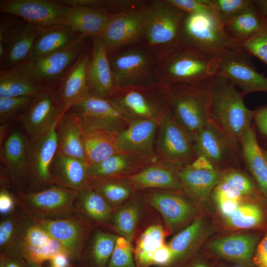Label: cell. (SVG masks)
<instances>
[{
    "label": "cell",
    "mask_w": 267,
    "mask_h": 267,
    "mask_svg": "<svg viewBox=\"0 0 267 267\" xmlns=\"http://www.w3.org/2000/svg\"><path fill=\"white\" fill-rule=\"evenodd\" d=\"M211 119L239 141L251 126L254 110L243 101L244 95L226 78L216 75L210 82Z\"/></svg>",
    "instance_id": "2"
},
{
    "label": "cell",
    "mask_w": 267,
    "mask_h": 267,
    "mask_svg": "<svg viewBox=\"0 0 267 267\" xmlns=\"http://www.w3.org/2000/svg\"><path fill=\"white\" fill-rule=\"evenodd\" d=\"M214 14L225 25L254 3V0H210Z\"/></svg>",
    "instance_id": "47"
},
{
    "label": "cell",
    "mask_w": 267,
    "mask_h": 267,
    "mask_svg": "<svg viewBox=\"0 0 267 267\" xmlns=\"http://www.w3.org/2000/svg\"><path fill=\"white\" fill-rule=\"evenodd\" d=\"M215 230L214 225L202 214L178 232L167 243L172 255L169 267H177L189 260Z\"/></svg>",
    "instance_id": "23"
},
{
    "label": "cell",
    "mask_w": 267,
    "mask_h": 267,
    "mask_svg": "<svg viewBox=\"0 0 267 267\" xmlns=\"http://www.w3.org/2000/svg\"><path fill=\"white\" fill-rule=\"evenodd\" d=\"M109 100L132 120L146 119L158 124L169 108L159 84L116 87Z\"/></svg>",
    "instance_id": "8"
},
{
    "label": "cell",
    "mask_w": 267,
    "mask_h": 267,
    "mask_svg": "<svg viewBox=\"0 0 267 267\" xmlns=\"http://www.w3.org/2000/svg\"><path fill=\"white\" fill-rule=\"evenodd\" d=\"M68 112L86 126L118 133L133 121L109 99L92 94L75 104Z\"/></svg>",
    "instance_id": "16"
},
{
    "label": "cell",
    "mask_w": 267,
    "mask_h": 267,
    "mask_svg": "<svg viewBox=\"0 0 267 267\" xmlns=\"http://www.w3.org/2000/svg\"><path fill=\"white\" fill-rule=\"evenodd\" d=\"M182 166L159 159L127 178L137 191L161 189L184 194L179 177Z\"/></svg>",
    "instance_id": "25"
},
{
    "label": "cell",
    "mask_w": 267,
    "mask_h": 267,
    "mask_svg": "<svg viewBox=\"0 0 267 267\" xmlns=\"http://www.w3.org/2000/svg\"><path fill=\"white\" fill-rule=\"evenodd\" d=\"M133 244L118 235L107 267H136Z\"/></svg>",
    "instance_id": "49"
},
{
    "label": "cell",
    "mask_w": 267,
    "mask_h": 267,
    "mask_svg": "<svg viewBox=\"0 0 267 267\" xmlns=\"http://www.w3.org/2000/svg\"><path fill=\"white\" fill-rule=\"evenodd\" d=\"M84 37L64 24L43 28L25 61L62 49Z\"/></svg>",
    "instance_id": "40"
},
{
    "label": "cell",
    "mask_w": 267,
    "mask_h": 267,
    "mask_svg": "<svg viewBox=\"0 0 267 267\" xmlns=\"http://www.w3.org/2000/svg\"><path fill=\"white\" fill-rule=\"evenodd\" d=\"M158 129L156 148L160 159L184 166L197 158L194 137L177 120L170 107Z\"/></svg>",
    "instance_id": "11"
},
{
    "label": "cell",
    "mask_w": 267,
    "mask_h": 267,
    "mask_svg": "<svg viewBox=\"0 0 267 267\" xmlns=\"http://www.w3.org/2000/svg\"><path fill=\"white\" fill-rule=\"evenodd\" d=\"M267 27V16L254 3L237 15L225 25L229 36L238 44L262 32Z\"/></svg>",
    "instance_id": "42"
},
{
    "label": "cell",
    "mask_w": 267,
    "mask_h": 267,
    "mask_svg": "<svg viewBox=\"0 0 267 267\" xmlns=\"http://www.w3.org/2000/svg\"><path fill=\"white\" fill-rule=\"evenodd\" d=\"M48 263L60 267H73L68 257L65 254H59L50 260Z\"/></svg>",
    "instance_id": "57"
},
{
    "label": "cell",
    "mask_w": 267,
    "mask_h": 267,
    "mask_svg": "<svg viewBox=\"0 0 267 267\" xmlns=\"http://www.w3.org/2000/svg\"><path fill=\"white\" fill-rule=\"evenodd\" d=\"M76 209L77 213L87 219L95 227L110 230L115 209L90 184L78 192Z\"/></svg>",
    "instance_id": "38"
},
{
    "label": "cell",
    "mask_w": 267,
    "mask_h": 267,
    "mask_svg": "<svg viewBox=\"0 0 267 267\" xmlns=\"http://www.w3.org/2000/svg\"><path fill=\"white\" fill-rule=\"evenodd\" d=\"M210 80L195 84H159L175 117L194 137L211 120Z\"/></svg>",
    "instance_id": "3"
},
{
    "label": "cell",
    "mask_w": 267,
    "mask_h": 267,
    "mask_svg": "<svg viewBox=\"0 0 267 267\" xmlns=\"http://www.w3.org/2000/svg\"><path fill=\"white\" fill-rule=\"evenodd\" d=\"M261 238L257 232L235 233L211 241L208 248L223 259L245 267H255L253 259Z\"/></svg>",
    "instance_id": "27"
},
{
    "label": "cell",
    "mask_w": 267,
    "mask_h": 267,
    "mask_svg": "<svg viewBox=\"0 0 267 267\" xmlns=\"http://www.w3.org/2000/svg\"><path fill=\"white\" fill-rule=\"evenodd\" d=\"M149 215L145 220L134 239L133 255L136 267H150L156 252L165 243L169 234L160 218Z\"/></svg>",
    "instance_id": "29"
},
{
    "label": "cell",
    "mask_w": 267,
    "mask_h": 267,
    "mask_svg": "<svg viewBox=\"0 0 267 267\" xmlns=\"http://www.w3.org/2000/svg\"><path fill=\"white\" fill-rule=\"evenodd\" d=\"M56 123L29 139V178L26 191L35 192L54 184L51 166L58 150Z\"/></svg>",
    "instance_id": "14"
},
{
    "label": "cell",
    "mask_w": 267,
    "mask_h": 267,
    "mask_svg": "<svg viewBox=\"0 0 267 267\" xmlns=\"http://www.w3.org/2000/svg\"><path fill=\"white\" fill-rule=\"evenodd\" d=\"M85 37L62 49L25 61L8 70L44 86L57 85L79 57L87 51Z\"/></svg>",
    "instance_id": "9"
},
{
    "label": "cell",
    "mask_w": 267,
    "mask_h": 267,
    "mask_svg": "<svg viewBox=\"0 0 267 267\" xmlns=\"http://www.w3.org/2000/svg\"><path fill=\"white\" fill-rule=\"evenodd\" d=\"M69 6H86L103 9L110 14L145 5L148 1L138 0H61Z\"/></svg>",
    "instance_id": "45"
},
{
    "label": "cell",
    "mask_w": 267,
    "mask_h": 267,
    "mask_svg": "<svg viewBox=\"0 0 267 267\" xmlns=\"http://www.w3.org/2000/svg\"><path fill=\"white\" fill-rule=\"evenodd\" d=\"M87 80L92 95L109 99L115 89L108 55L102 38L92 39Z\"/></svg>",
    "instance_id": "28"
},
{
    "label": "cell",
    "mask_w": 267,
    "mask_h": 267,
    "mask_svg": "<svg viewBox=\"0 0 267 267\" xmlns=\"http://www.w3.org/2000/svg\"><path fill=\"white\" fill-rule=\"evenodd\" d=\"M90 185L114 209L123 205L137 192L127 178L89 181Z\"/></svg>",
    "instance_id": "43"
},
{
    "label": "cell",
    "mask_w": 267,
    "mask_h": 267,
    "mask_svg": "<svg viewBox=\"0 0 267 267\" xmlns=\"http://www.w3.org/2000/svg\"><path fill=\"white\" fill-rule=\"evenodd\" d=\"M121 152L89 167V181L128 178L159 159Z\"/></svg>",
    "instance_id": "26"
},
{
    "label": "cell",
    "mask_w": 267,
    "mask_h": 267,
    "mask_svg": "<svg viewBox=\"0 0 267 267\" xmlns=\"http://www.w3.org/2000/svg\"><path fill=\"white\" fill-rule=\"evenodd\" d=\"M0 267H3L0 264Z\"/></svg>",
    "instance_id": "63"
},
{
    "label": "cell",
    "mask_w": 267,
    "mask_h": 267,
    "mask_svg": "<svg viewBox=\"0 0 267 267\" xmlns=\"http://www.w3.org/2000/svg\"><path fill=\"white\" fill-rule=\"evenodd\" d=\"M28 267H43L42 265H39L30 261H26Z\"/></svg>",
    "instance_id": "60"
},
{
    "label": "cell",
    "mask_w": 267,
    "mask_h": 267,
    "mask_svg": "<svg viewBox=\"0 0 267 267\" xmlns=\"http://www.w3.org/2000/svg\"><path fill=\"white\" fill-rule=\"evenodd\" d=\"M52 237L43 227L36 223L28 230L24 238L21 251L23 249L35 248L47 243Z\"/></svg>",
    "instance_id": "51"
},
{
    "label": "cell",
    "mask_w": 267,
    "mask_h": 267,
    "mask_svg": "<svg viewBox=\"0 0 267 267\" xmlns=\"http://www.w3.org/2000/svg\"><path fill=\"white\" fill-rule=\"evenodd\" d=\"M255 4L261 12L267 16V0H255Z\"/></svg>",
    "instance_id": "58"
},
{
    "label": "cell",
    "mask_w": 267,
    "mask_h": 267,
    "mask_svg": "<svg viewBox=\"0 0 267 267\" xmlns=\"http://www.w3.org/2000/svg\"><path fill=\"white\" fill-rule=\"evenodd\" d=\"M146 5L111 14L102 37L108 55L126 45L141 41L145 25Z\"/></svg>",
    "instance_id": "19"
},
{
    "label": "cell",
    "mask_w": 267,
    "mask_h": 267,
    "mask_svg": "<svg viewBox=\"0 0 267 267\" xmlns=\"http://www.w3.org/2000/svg\"><path fill=\"white\" fill-rule=\"evenodd\" d=\"M29 140L19 130L11 132L1 145L0 159L13 192L26 191L29 178Z\"/></svg>",
    "instance_id": "21"
},
{
    "label": "cell",
    "mask_w": 267,
    "mask_h": 267,
    "mask_svg": "<svg viewBox=\"0 0 267 267\" xmlns=\"http://www.w3.org/2000/svg\"><path fill=\"white\" fill-rule=\"evenodd\" d=\"M253 262L255 267H267V230L257 246Z\"/></svg>",
    "instance_id": "55"
},
{
    "label": "cell",
    "mask_w": 267,
    "mask_h": 267,
    "mask_svg": "<svg viewBox=\"0 0 267 267\" xmlns=\"http://www.w3.org/2000/svg\"><path fill=\"white\" fill-rule=\"evenodd\" d=\"M8 187L6 185H0V213L1 217L10 214L17 207L14 195L10 192Z\"/></svg>",
    "instance_id": "54"
},
{
    "label": "cell",
    "mask_w": 267,
    "mask_h": 267,
    "mask_svg": "<svg viewBox=\"0 0 267 267\" xmlns=\"http://www.w3.org/2000/svg\"><path fill=\"white\" fill-rule=\"evenodd\" d=\"M228 229L267 230V199L264 195L247 198L229 216L222 218Z\"/></svg>",
    "instance_id": "33"
},
{
    "label": "cell",
    "mask_w": 267,
    "mask_h": 267,
    "mask_svg": "<svg viewBox=\"0 0 267 267\" xmlns=\"http://www.w3.org/2000/svg\"><path fill=\"white\" fill-rule=\"evenodd\" d=\"M185 14L168 0L148 1L144 32L141 42L158 56L177 47L179 44Z\"/></svg>",
    "instance_id": "5"
},
{
    "label": "cell",
    "mask_w": 267,
    "mask_h": 267,
    "mask_svg": "<svg viewBox=\"0 0 267 267\" xmlns=\"http://www.w3.org/2000/svg\"><path fill=\"white\" fill-rule=\"evenodd\" d=\"M90 50L84 52L56 85L58 120L76 103L91 95L87 80Z\"/></svg>",
    "instance_id": "20"
},
{
    "label": "cell",
    "mask_w": 267,
    "mask_h": 267,
    "mask_svg": "<svg viewBox=\"0 0 267 267\" xmlns=\"http://www.w3.org/2000/svg\"><path fill=\"white\" fill-rule=\"evenodd\" d=\"M194 139L197 157L205 158L221 171L236 168L240 159L239 141L211 119L195 136Z\"/></svg>",
    "instance_id": "13"
},
{
    "label": "cell",
    "mask_w": 267,
    "mask_h": 267,
    "mask_svg": "<svg viewBox=\"0 0 267 267\" xmlns=\"http://www.w3.org/2000/svg\"><path fill=\"white\" fill-rule=\"evenodd\" d=\"M48 267H60L56 266H54L53 265L48 263Z\"/></svg>",
    "instance_id": "62"
},
{
    "label": "cell",
    "mask_w": 267,
    "mask_h": 267,
    "mask_svg": "<svg viewBox=\"0 0 267 267\" xmlns=\"http://www.w3.org/2000/svg\"><path fill=\"white\" fill-rule=\"evenodd\" d=\"M76 120L83 134L87 162L89 166L122 152L117 145L118 133L90 128Z\"/></svg>",
    "instance_id": "37"
},
{
    "label": "cell",
    "mask_w": 267,
    "mask_h": 267,
    "mask_svg": "<svg viewBox=\"0 0 267 267\" xmlns=\"http://www.w3.org/2000/svg\"><path fill=\"white\" fill-rule=\"evenodd\" d=\"M56 85L47 86L19 118L25 132L33 138L50 129L58 120L55 101Z\"/></svg>",
    "instance_id": "24"
},
{
    "label": "cell",
    "mask_w": 267,
    "mask_h": 267,
    "mask_svg": "<svg viewBox=\"0 0 267 267\" xmlns=\"http://www.w3.org/2000/svg\"><path fill=\"white\" fill-rule=\"evenodd\" d=\"M253 120L262 142V148L267 150V105L254 110Z\"/></svg>",
    "instance_id": "53"
},
{
    "label": "cell",
    "mask_w": 267,
    "mask_h": 267,
    "mask_svg": "<svg viewBox=\"0 0 267 267\" xmlns=\"http://www.w3.org/2000/svg\"><path fill=\"white\" fill-rule=\"evenodd\" d=\"M220 180L237 190L245 196L263 195L254 179L237 168L223 171Z\"/></svg>",
    "instance_id": "46"
},
{
    "label": "cell",
    "mask_w": 267,
    "mask_h": 267,
    "mask_svg": "<svg viewBox=\"0 0 267 267\" xmlns=\"http://www.w3.org/2000/svg\"><path fill=\"white\" fill-rule=\"evenodd\" d=\"M0 222V255L23 257L21 249L28 229L36 223L34 219L17 206Z\"/></svg>",
    "instance_id": "32"
},
{
    "label": "cell",
    "mask_w": 267,
    "mask_h": 267,
    "mask_svg": "<svg viewBox=\"0 0 267 267\" xmlns=\"http://www.w3.org/2000/svg\"><path fill=\"white\" fill-rule=\"evenodd\" d=\"M222 172L205 158L197 157L193 162L180 169L179 177L184 194L199 204L206 202L219 182Z\"/></svg>",
    "instance_id": "22"
},
{
    "label": "cell",
    "mask_w": 267,
    "mask_h": 267,
    "mask_svg": "<svg viewBox=\"0 0 267 267\" xmlns=\"http://www.w3.org/2000/svg\"><path fill=\"white\" fill-rule=\"evenodd\" d=\"M107 230L93 229L73 267H107L118 236Z\"/></svg>",
    "instance_id": "35"
},
{
    "label": "cell",
    "mask_w": 267,
    "mask_h": 267,
    "mask_svg": "<svg viewBox=\"0 0 267 267\" xmlns=\"http://www.w3.org/2000/svg\"><path fill=\"white\" fill-rule=\"evenodd\" d=\"M150 208L142 193L137 191L132 198L115 210L110 230L133 244L139 228L149 216L146 215Z\"/></svg>",
    "instance_id": "31"
},
{
    "label": "cell",
    "mask_w": 267,
    "mask_h": 267,
    "mask_svg": "<svg viewBox=\"0 0 267 267\" xmlns=\"http://www.w3.org/2000/svg\"><path fill=\"white\" fill-rule=\"evenodd\" d=\"M108 55L115 88L159 84L158 56L142 42L126 45Z\"/></svg>",
    "instance_id": "4"
},
{
    "label": "cell",
    "mask_w": 267,
    "mask_h": 267,
    "mask_svg": "<svg viewBox=\"0 0 267 267\" xmlns=\"http://www.w3.org/2000/svg\"><path fill=\"white\" fill-rule=\"evenodd\" d=\"M35 221L52 238L61 244L73 266L79 258L92 231L95 228L78 213L65 218Z\"/></svg>",
    "instance_id": "17"
},
{
    "label": "cell",
    "mask_w": 267,
    "mask_h": 267,
    "mask_svg": "<svg viewBox=\"0 0 267 267\" xmlns=\"http://www.w3.org/2000/svg\"><path fill=\"white\" fill-rule=\"evenodd\" d=\"M44 27L24 21L0 20V71L13 68L28 58Z\"/></svg>",
    "instance_id": "12"
},
{
    "label": "cell",
    "mask_w": 267,
    "mask_h": 267,
    "mask_svg": "<svg viewBox=\"0 0 267 267\" xmlns=\"http://www.w3.org/2000/svg\"><path fill=\"white\" fill-rule=\"evenodd\" d=\"M110 16L107 11L97 8L70 6L64 24L85 37L102 38Z\"/></svg>",
    "instance_id": "36"
},
{
    "label": "cell",
    "mask_w": 267,
    "mask_h": 267,
    "mask_svg": "<svg viewBox=\"0 0 267 267\" xmlns=\"http://www.w3.org/2000/svg\"><path fill=\"white\" fill-rule=\"evenodd\" d=\"M241 49H228L218 56L217 75L226 78L241 89L243 95L254 92H267V77L258 72Z\"/></svg>",
    "instance_id": "15"
},
{
    "label": "cell",
    "mask_w": 267,
    "mask_h": 267,
    "mask_svg": "<svg viewBox=\"0 0 267 267\" xmlns=\"http://www.w3.org/2000/svg\"><path fill=\"white\" fill-rule=\"evenodd\" d=\"M140 192L146 203L161 216L169 234L178 233L203 214L198 202L181 193L161 189Z\"/></svg>",
    "instance_id": "10"
},
{
    "label": "cell",
    "mask_w": 267,
    "mask_h": 267,
    "mask_svg": "<svg viewBox=\"0 0 267 267\" xmlns=\"http://www.w3.org/2000/svg\"><path fill=\"white\" fill-rule=\"evenodd\" d=\"M185 13H214L210 0H168Z\"/></svg>",
    "instance_id": "52"
},
{
    "label": "cell",
    "mask_w": 267,
    "mask_h": 267,
    "mask_svg": "<svg viewBox=\"0 0 267 267\" xmlns=\"http://www.w3.org/2000/svg\"><path fill=\"white\" fill-rule=\"evenodd\" d=\"M185 267H210L207 264L201 261H195L190 263Z\"/></svg>",
    "instance_id": "59"
},
{
    "label": "cell",
    "mask_w": 267,
    "mask_h": 267,
    "mask_svg": "<svg viewBox=\"0 0 267 267\" xmlns=\"http://www.w3.org/2000/svg\"><path fill=\"white\" fill-rule=\"evenodd\" d=\"M35 97L20 96L0 98V124L7 123L23 114L30 106Z\"/></svg>",
    "instance_id": "48"
},
{
    "label": "cell",
    "mask_w": 267,
    "mask_h": 267,
    "mask_svg": "<svg viewBox=\"0 0 267 267\" xmlns=\"http://www.w3.org/2000/svg\"><path fill=\"white\" fill-rule=\"evenodd\" d=\"M238 48L267 65V27L257 36L239 43Z\"/></svg>",
    "instance_id": "50"
},
{
    "label": "cell",
    "mask_w": 267,
    "mask_h": 267,
    "mask_svg": "<svg viewBox=\"0 0 267 267\" xmlns=\"http://www.w3.org/2000/svg\"><path fill=\"white\" fill-rule=\"evenodd\" d=\"M239 142L245 162L262 194L267 199V160L252 126L245 132Z\"/></svg>",
    "instance_id": "39"
},
{
    "label": "cell",
    "mask_w": 267,
    "mask_h": 267,
    "mask_svg": "<svg viewBox=\"0 0 267 267\" xmlns=\"http://www.w3.org/2000/svg\"><path fill=\"white\" fill-rule=\"evenodd\" d=\"M0 264L3 267H28L23 257L4 256L0 255Z\"/></svg>",
    "instance_id": "56"
},
{
    "label": "cell",
    "mask_w": 267,
    "mask_h": 267,
    "mask_svg": "<svg viewBox=\"0 0 267 267\" xmlns=\"http://www.w3.org/2000/svg\"><path fill=\"white\" fill-rule=\"evenodd\" d=\"M159 124L150 120H133L118 134L117 145L123 153L139 156H158L154 149L155 133Z\"/></svg>",
    "instance_id": "30"
},
{
    "label": "cell",
    "mask_w": 267,
    "mask_h": 267,
    "mask_svg": "<svg viewBox=\"0 0 267 267\" xmlns=\"http://www.w3.org/2000/svg\"><path fill=\"white\" fill-rule=\"evenodd\" d=\"M263 152H264V154L265 155V156L267 160V150H264V149H263Z\"/></svg>",
    "instance_id": "61"
},
{
    "label": "cell",
    "mask_w": 267,
    "mask_h": 267,
    "mask_svg": "<svg viewBox=\"0 0 267 267\" xmlns=\"http://www.w3.org/2000/svg\"><path fill=\"white\" fill-rule=\"evenodd\" d=\"M218 67V56L179 44L158 56L156 76L162 85L195 84L213 78Z\"/></svg>",
    "instance_id": "1"
},
{
    "label": "cell",
    "mask_w": 267,
    "mask_h": 267,
    "mask_svg": "<svg viewBox=\"0 0 267 267\" xmlns=\"http://www.w3.org/2000/svg\"><path fill=\"white\" fill-rule=\"evenodd\" d=\"M56 129L58 150L87 163L83 134L76 118L66 112L57 120Z\"/></svg>",
    "instance_id": "41"
},
{
    "label": "cell",
    "mask_w": 267,
    "mask_h": 267,
    "mask_svg": "<svg viewBox=\"0 0 267 267\" xmlns=\"http://www.w3.org/2000/svg\"><path fill=\"white\" fill-rule=\"evenodd\" d=\"M179 44L214 56L226 49H238V43L229 36L224 25L210 13H185Z\"/></svg>",
    "instance_id": "6"
},
{
    "label": "cell",
    "mask_w": 267,
    "mask_h": 267,
    "mask_svg": "<svg viewBox=\"0 0 267 267\" xmlns=\"http://www.w3.org/2000/svg\"><path fill=\"white\" fill-rule=\"evenodd\" d=\"M16 206L35 221L65 218L77 213L78 191L56 184L35 192H13Z\"/></svg>",
    "instance_id": "7"
},
{
    "label": "cell",
    "mask_w": 267,
    "mask_h": 267,
    "mask_svg": "<svg viewBox=\"0 0 267 267\" xmlns=\"http://www.w3.org/2000/svg\"><path fill=\"white\" fill-rule=\"evenodd\" d=\"M89 167L86 162L57 150L50 170L53 183L79 192L89 184Z\"/></svg>",
    "instance_id": "34"
},
{
    "label": "cell",
    "mask_w": 267,
    "mask_h": 267,
    "mask_svg": "<svg viewBox=\"0 0 267 267\" xmlns=\"http://www.w3.org/2000/svg\"><path fill=\"white\" fill-rule=\"evenodd\" d=\"M46 86L9 70L0 71V98L36 97Z\"/></svg>",
    "instance_id": "44"
},
{
    "label": "cell",
    "mask_w": 267,
    "mask_h": 267,
    "mask_svg": "<svg viewBox=\"0 0 267 267\" xmlns=\"http://www.w3.org/2000/svg\"><path fill=\"white\" fill-rule=\"evenodd\" d=\"M69 8L61 0H0L1 13L19 17L44 28L64 24Z\"/></svg>",
    "instance_id": "18"
}]
</instances>
